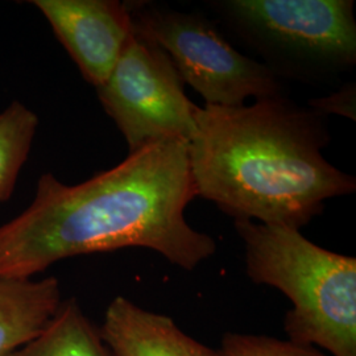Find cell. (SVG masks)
<instances>
[{
	"label": "cell",
	"mask_w": 356,
	"mask_h": 356,
	"mask_svg": "<svg viewBox=\"0 0 356 356\" xmlns=\"http://www.w3.org/2000/svg\"><path fill=\"white\" fill-rule=\"evenodd\" d=\"M63 302L56 277L0 279V356H16Z\"/></svg>",
	"instance_id": "9"
},
{
	"label": "cell",
	"mask_w": 356,
	"mask_h": 356,
	"mask_svg": "<svg viewBox=\"0 0 356 356\" xmlns=\"http://www.w3.org/2000/svg\"><path fill=\"white\" fill-rule=\"evenodd\" d=\"M16 356H113L76 298L63 301L49 323Z\"/></svg>",
	"instance_id": "10"
},
{
	"label": "cell",
	"mask_w": 356,
	"mask_h": 356,
	"mask_svg": "<svg viewBox=\"0 0 356 356\" xmlns=\"http://www.w3.org/2000/svg\"><path fill=\"white\" fill-rule=\"evenodd\" d=\"M99 332L113 356H220L181 330L173 318L123 296L107 307Z\"/></svg>",
	"instance_id": "8"
},
{
	"label": "cell",
	"mask_w": 356,
	"mask_h": 356,
	"mask_svg": "<svg viewBox=\"0 0 356 356\" xmlns=\"http://www.w3.org/2000/svg\"><path fill=\"white\" fill-rule=\"evenodd\" d=\"M206 4L280 81L330 82L355 66L353 0H211Z\"/></svg>",
	"instance_id": "4"
},
{
	"label": "cell",
	"mask_w": 356,
	"mask_h": 356,
	"mask_svg": "<svg viewBox=\"0 0 356 356\" xmlns=\"http://www.w3.org/2000/svg\"><path fill=\"white\" fill-rule=\"evenodd\" d=\"M307 107L314 111L326 115H339L347 119L356 120V86L355 82H347L343 86L330 95L314 98L307 101Z\"/></svg>",
	"instance_id": "13"
},
{
	"label": "cell",
	"mask_w": 356,
	"mask_h": 356,
	"mask_svg": "<svg viewBox=\"0 0 356 356\" xmlns=\"http://www.w3.org/2000/svg\"><path fill=\"white\" fill-rule=\"evenodd\" d=\"M38 126V115L17 101L0 113V204L13 197Z\"/></svg>",
	"instance_id": "11"
},
{
	"label": "cell",
	"mask_w": 356,
	"mask_h": 356,
	"mask_svg": "<svg viewBox=\"0 0 356 356\" xmlns=\"http://www.w3.org/2000/svg\"><path fill=\"white\" fill-rule=\"evenodd\" d=\"M218 351L220 356H326L317 347L241 332H226Z\"/></svg>",
	"instance_id": "12"
},
{
	"label": "cell",
	"mask_w": 356,
	"mask_h": 356,
	"mask_svg": "<svg viewBox=\"0 0 356 356\" xmlns=\"http://www.w3.org/2000/svg\"><path fill=\"white\" fill-rule=\"evenodd\" d=\"M188 143L197 197L235 219L302 229L327 200L356 191V178L329 163L327 116L288 95L251 106H197Z\"/></svg>",
	"instance_id": "2"
},
{
	"label": "cell",
	"mask_w": 356,
	"mask_h": 356,
	"mask_svg": "<svg viewBox=\"0 0 356 356\" xmlns=\"http://www.w3.org/2000/svg\"><path fill=\"white\" fill-rule=\"evenodd\" d=\"M134 33L169 56L184 83L211 106H243L248 98L286 95L285 86L261 61L235 49L202 13L178 11L154 1H126Z\"/></svg>",
	"instance_id": "5"
},
{
	"label": "cell",
	"mask_w": 356,
	"mask_h": 356,
	"mask_svg": "<svg viewBox=\"0 0 356 356\" xmlns=\"http://www.w3.org/2000/svg\"><path fill=\"white\" fill-rule=\"evenodd\" d=\"M95 90L127 141L128 152L165 138L189 143L195 132L197 104L186 97L175 65L160 47L136 33Z\"/></svg>",
	"instance_id": "6"
},
{
	"label": "cell",
	"mask_w": 356,
	"mask_h": 356,
	"mask_svg": "<svg viewBox=\"0 0 356 356\" xmlns=\"http://www.w3.org/2000/svg\"><path fill=\"white\" fill-rule=\"evenodd\" d=\"M53 32L94 88L111 74L134 36L126 1L33 0Z\"/></svg>",
	"instance_id": "7"
},
{
	"label": "cell",
	"mask_w": 356,
	"mask_h": 356,
	"mask_svg": "<svg viewBox=\"0 0 356 356\" xmlns=\"http://www.w3.org/2000/svg\"><path fill=\"white\" fill-rule=\"evenodd\" d=\"M195 197L188 141L177 138L151 141L76 185L45 173L32 204L0 226V279H33L63 259L129 247L194 270L216 252L185 219Z\"/></svg>",
	"instance_id": "1"
},
{
	"label": "cell",
	"mask_w": 356,
	"mask_h": 356,
	"mask_svg": "<svg viewBox=\"0 0 356 356\" xmlns=\"http://www.w3.org/2000/svg\"><path fill=\"white\" fill-rule=\"evenodd\" d=\"M245 273L279 289L293 307L284 330L293 343L356 356V259L310 242L301 231L235 219Z\"/></svg>",
	"instance_id": "3"
}]
</instances>
